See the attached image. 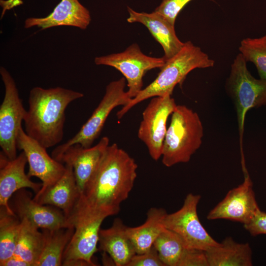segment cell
<instances>
[{"label":"cell","instance_id":"obj_1","mask_svg":"<svg viewBox=\"0 0 266 266\" xmlns=\"http://www.w3.org/2000/svg\"><path fill=\"white\" fill-rule=\"evenodd\" d=\"M133 158L116 143L109 145L93 176L67 218L72 226L87 217L117 214L132 190L137 176Z\"/></svg>","mask_w":266,"mask_h":266},{"label":"cell","instance_id":"obj_2","mask_svg":"<svg viewBox=\"0 0 266 266\" xmlns=\"http://www.w3.org/2000/svg\"><path fill=\"white\" fill-rule=\"evenodd\" d=\"M83 93L57 87H35L30 92L24 119L26 133L46 149L59 144L64 136L66 110Z\"/></svg>","mask_w":266,"mask_h":266},{"label":"cell","instance_id":"obj_3","mask_svg":"<svg viewBox=\"0 0 266 266\" xmlns=\"http://www.w3.org/2000/svg\"><path fill=\"white\" fill-rule=\"evenodd\" d=\"M214 63L191 41L185 42L178 53L166 61L156 79L117 112V118L121 119L132 107L143 100L154 97L171 95L174 87L181 83L191 71L197 68L212 67Z\"/></svg>","mask_w":266,"mask_h":266},{"label":"cell","instance_id":"obj_4","mask_svg":"<svg viewBox=\"0 0 266 266\" xmlns=\"http://www.w3.org/2000/svg\"><path fill=\"white\" fill-rule=\"evenodd\" d=\"M163 143L162 163L170 167L188 162L202 143L203 129L198 114L185 105H177Z\"/></svg>","mask_w":266,"mask_h":266},{"label":"cell","instance_id":"obj_5","mask_svg":"<svg viewBox=\"0 0 266 266\" xmlns=\"http://www.w3.org/2000/svg\"><path fill=\"white\" fill-rule=\"evenodd\" d=\"M246 63L239 53L231 65L226 83V90L236 108L241 155L243 154L242 137L246 113L252 108L266 105V79L254 77L248 70Z\"/></svg>","mask_w":266,"mask_h":266},{"label":"cell","instance_id":"obj_6","mask_svg":"<svg viewBox=\"0 0 266 266\" xmlns=\"http://www.w3.org/2000/svg\"><path fill=\"white\" fill-rule=\"evenodd\" d=\"M125 77L109 83L102 99L90 118L75 135L53 150L52 157L55 159L66 148L75 144H79L85 148L91 147L100 135L111 111L117 106L127 105L131 100L127 91H125Z\"/></svg>","mask_w":266,"mask_h":266},{"label":"cell","instance_id":"obj_7","mask_svg":"<svg viewBox=\"0 0 266 266\" xmlns=\"http://www.w3.org/2000/svg\"><path fill=\"white\" fill-rule=\"evenodd\" d=\"M0 74L4 86V96L0 106V147L10 160L17 156V138L22 128L26 110L20 99L15 82L4 67Z\"/></svg>","mask_w":266,"mask_h":266},{"label":"cell","instance_id":"obj_8","mask_svg":"<svg viewBox=\"0 0 266 266\" xmlns=\"http://www.w3.org/2000/svg\"><path fill=\"white\" fill-rule=\"evenodd\" d=\"M162 58L148 56L143 54L136 44L128 47L124 51L96 57L97 65H105L114 67L121 72L127 81V93L130 97H135L141 91L142 78L148 70L161 68L166 63Z\"/></svg>","mask_w":266,"mask_h":266},{"label":"cell","instance_id":"obj_9","mask_svg":"<svg viewBox=\"0 0 266 266\" xmlns=\"http://www.w3.org/2000/svg\"><path fill=\"white\" fill-rule=\"evenodd\" d=\"M201 196L188 194L182 206L177 211L166 215L165 228L179 235L187 248L206 250L218 243L206 231L199 218L197 206Z\"/></svg>","mask_w":266,"mask_h":266},{"label":"cell","instance_id":"obj_10","mask_svg":"<svg viewBox=\"0 0 266 266\" xmlns=\"http://www.w3.org/2000/svg\"><path fill=\"white\" fill-rule=\"evenodd\" d=\"M171 96L153 97L142 112L138 137L145 144L155 161L162 157L166 121L177 105Z\"/></svg>","mask_w":266,"mask_h":266},{"label":"cell","instance_id":"obj_11","mask_svg":"<svg viewBox=\"0 0 266 266\" xmlns=\"http://www.w3.org/2000/svg\"><path fill=\"white\" fill-rule=\"evenodd\" d=\"M244 180L230 190L225 198L208 213V220L226 219L245 224L260 208L257 203L253 183L246 168L242 169Z\"/></svg>","mask_w":266,"mask_h":266},{"label":"cell","instance_id":"obj_12","mask_svg":"<svg viewBox=\"0 0 266 266\" xmlns=\"http://www.w3.org/2000/svg\"><path fill=\"white\" fill-rule=\"evenodd\" d=\"M17 147L26 155L29 166L28 175L30 178L37 177L42 181V187L36 194L53 186L65 172V165L50 156L47 149L29 136L23 128L18 134Z\"/></svg>","mask_w":266,"mask_h":266},{"label":"cell","instance_id":"obj_13","mask_svg":"<svg viewBox=\"0 0 266 266\" xmlns=\"http://www.w3.org/2000/svg\"><path fill=\"white\" fill-rule=\"evenodd\" d=\"M105 218H92L77 223L64 251L62 266H94V254L98 251L101 225Z\"/></svg>","mask_w":266,"mask_h":266},{"label":"cell","instance_id":"obj_14","mask_svg":"<svg viewBox=\"0 0 266 266\" xmlns=\"http://www.w3.org/2000/svg\"><path fill=\"white\" fill-rule=\"evenodd\" d=\"M109 145L107 136L102 137L95 145L85 148L79 144L69 146L55 159L70 165L80 193L96 172Z\"/></svg>","mask_w":266,"mask_h":266},{"label":"cell","instance_id":"obj_15","mask_svg":"<svg viewBox=\"0 0 266 266\" xmlns=\"http://www.w3.org/2000/svg\"><path fill=\"white\" fill-rule=\"evenodd\" d=\"M25 189L16 192L10 206L20 219H26L39 229L53 230L68 227L62 210L53 206L39 203Z\"/></svg>","mask_w":266,"mask_h":266},{"label":"cell","instance_id":"obj_16","mask_svg":"<svg viewBox=\"0 0 266 266\" xmlns=\"http://www.w3.org/2000/svg\"><path fill=\"white\" fill-rule=\"evenodd\" d=\"M28 163L23 151L15 159H9L2 152L0 154V206L4 207L10 214H15L9 201L12 196L22 189L30 188L37 193L42 184L33 182L26 174Z\"/></svg>","mask_w":266,"mask_h":266},{"label":"cell","instance_id":"obj_17","mask_svg":"<svg viewBox=\"0 0 266 266\" xmlns=\"http://www.w3.org/2000/svg\"><path fill=\"white\" fill-rule=\"evenodd\" d=\"M91 20L89 11L78 0H61L47 16L28 18L25 20L24 27L25 28L37 27L44 30L67 26L85 30Z\"/></svg>","mask_w":266,"mask_h":266},{"label":"cell","instance_id":"obj_18","mask_svg":"<svg viewBox=\"0 0 266 266\" xmlns=\"http://www.w3.org/2000/svg\"><path fill=\"white\" fill-rule=\"evenodd\" d=\"M129 23L138 22L144 25L152 36L162 46L166 61L178 53L185 42L177 36L174 26L171 24L160 14L154 11L151 13L138 12L128 7Z\"/></svg>","mask_w":266,"mask_h":266},{"label":"cell","instance_id":"obj_19","mask_svg":"<svg viewBox=\"0 0 266 266\" xmlns=\"http://www.w3.org/2000/svg\"><path fill=\"white\" fill-rule=\"evenodd\" d=\"M65 165L66 169L62 177L53 186L42 193L36 194L33 199L41 204L60 209L67 219L76 203L80 192L72 166Z\"/></svg>","mask_w":266,"mask_h":266},{"label":"cell","instance_id":"obj_20","mask_svg":"<svg viewBox=\"0 0 266 266\" xmlns=\"http://www.w3.org/2000/svg\"><path fill=\"white\" fill-rule=\"evenodd\" d=\"M127 227L120 219L116 218L111 227L100 231L99 249L108 254L116 266H127L136 254Z\"/></svg>","mask_w":266,"mask_h":266},{"label":"cell","instance_id":"obj_21","mask_svg":"<svg viewBox=\"0 0 266 266\" xmlns=\"http://www.w3.org/2000/svg\"><path fill=\"white\" fill-rule=\"evenodd\" d=\"M205 252L209 266H253L252 251L249 244L238 243L230 236Z\"/></svg>","mask_w":266,"mask_h":266},{"label":"cell","instance_id":"obj_22","mask_svg":"<svg viewBox=\"0 0 266 266\" xmlns=\"http://www.w3.org/2000/svg\"><path fill=\"white\" fill-rule=\"evenodd\" d=\"M162 208L152 207L147 213L145 222L136 227H127V233L133 242L136 254L149 250L165 228L163 221L167 214Z\"/></svg>","mask_w":266,"mask_h":266},{"label":"cell","instance_id":"obj_23","mask_svg":"<svg viewBox=\"0 0 266 266\" xmlns=\"http://www.w3.org/2000/svg\"><path fill=\"white\" fill-rule=\"evenodd\" d=\"M21 227L14 255L36 266L44 246L45 235L26 219L20 220Z\"/></svg>","mask_w":266,"mask_h":266},{"label":"cell","instance_id":"obj_24","mask_svg":"<svg viewBox=\"0 0 266 266\" xmlns=\"http://www.w3.org/2000/svg\"><path fill=\"white\" fill-rule=\"evenodd\" d=\"M74 227L49 230L43 229L45 235L44 246L36 266H62L65 249L74 232Z\"/></svg>","mask_w":266,"mask_h":266},{"label":"cell","instance_id":"obj_25","mask_svg":"<svg viewBox=\"0 0 266 266\" xmlns=\"http://www.w3.org/2000/svg\"><path fill=\"white\" fill-rule=\"evenodd\" d=\"M21 227V221L5 208L0 209V266L14 255Z\"/></svg>","mask_w":266,"mask_h":266},{"label":"cell","instance_id":"obj_26","mask_svg":"<svg viewBox=\"0 0 266 266\" xmlns=\"http://www.w3.org/2000/svg\"><path fill=\"white\" fill-rule=\"evenodd\" d=\"M153 246L165 266H177L186 245L175 232L165 228L155 240Z\"/></svg>","mask_w":266,"mask_h":266},{"label":"cell","instance_id":"obj_27","mask_svg":"<svg viewBox=\"0 0 266 266\" xmlns=\"http://www.w3.org/2000/svg\"><path fill=\"white\" fill-rule=\"evenodd\" d=\"M239 50L246 62L255 65L260 78L266 79V34L258 38L243 39Z\"/></svg>","mask_w":266,"mask_h":266},{"label":"cell","instance_id":"obj_28","mask_svg":"<svg viewBox=\"0 0 266 266\" xmlns=\"http://www.w3.org/2000/svg\"><path fill=\"white\" fill-rule=\"evenodd\" d=\"M191 0H163L154 11L162 15L171 24L174 26L177 15Z\"/></svg>","mask_w":266,"mask_h":266},{"label":"cell","instance_id":"obj_29","mask_svg":"<svg viewBox=\"0 0 266 266\" xmlns=\"http://www.w3.org/2000/svg\"><path fill=\"white\" fill-rule=\"evenodd\" d=\"M177 266H209L205 250L186 248Z\"/></svg>","mask_w":266,"mask_h":266},{"label":"cell","instance_id":"obj_30","mask_svg":"<svg viewBox=\"0 0 266 266\" xmlns=\"http://www.w3.org/2000/svg\"><path fill=\"white\" fill-rule=\"evenodd\" d=\"M127 266H165L158 253L153 246L148 251L142 254H136Z\"/></svg>","mask_w":266,"mask_h":266},{"label":"cell","instance_id":"obj_31","mask_svg":"<svg viewBox=\"0 0 266 266\" xmlns=\"http://www.w3.org/2000/svg\"><path fill=\"white\" fill-rule=\"evenodd\" d=\"M243 227L253 236L266 234V213L260 209Z\"/></svg>","mask_w":266,"mask_h":266},{"label":"cell","instance_id":"obj_32","mask_svg":"<svg viewBox=\"0 0 266 266\" xmlns=\"http://www.w3.org/2000/svg\"><path fill=\"white\" fill-rule=\"evenodd\" d=\"M1 266H30V265L27 262L13 255L6 260Z\"/></svg>","mask_w":266,"mask_h":266}]
</instances>
